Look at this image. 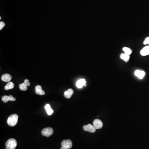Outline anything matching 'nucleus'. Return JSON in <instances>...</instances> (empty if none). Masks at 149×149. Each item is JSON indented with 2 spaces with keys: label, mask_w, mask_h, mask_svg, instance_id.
<instances>
[{
  "label": "nucleus",
  "mask_w": 149,
  "mask_h": 149,
  "mask_svg": "<svg viewBox=\"0 0 149 149\" xmlns=\"http://www.w3.org/2000/svg\"><path fill=\"white\" fill-rule=\"evenodd\" d=\"M5 24L3 22H0V30H2V29L5 27Z\"/></svg>",
  "instance_id": "obj_20"
},
{
  "label": "nucleus",
  "mask_w": 149,
  "mask_h": 149,
  "mask_svg": "<svg viewBox=\"0 0 149 149\" xmlns=\"http://www.w3.org/2000/svg\"><path fill=\"white\" fill-rule=\"evenodd\" d=\"M19 88L22 91H26L27 90V86L24 83L20 84L19 85Z\"/></svg>",
  "instance_id": "obj_18"
},
{
  "label": "nucleus",
  "mask_w": 149,
  "mask_h": 149,
  "mask_svg": "<svg viewBox=\"0 0 149 149\" xmlns=\"http://www.w3.org/2000/svg\"><path fill=\"white\" fill-rule=\"evenodd\" d=\"M35 90L36 94L38 95H45V92L42 90V88L40 85H38L36 86L35 88Z\"/></svg>",
  "instance_id": "obj_8"
},
{
  "label": "nucleus",
  "mask_w": 149,
  "mask_h": 149,
  "mask_svg": "<svg viewBox=\"0 0 149 149\" xmlns=\"http://www.w3.org/2000/svg\"><path fill=\"white\" fill-rule=\"evenodd\" d=\"M12 78V76L9 74H4L1 76V79L2 81L5 82H9Z\"/></svg>",
  "instance_id": "obj_9"
},
{
  "label": "nucleus",
  "mask_w": 149,
  "mask_h": 149,
  "mask_svg": "<svg viewBox=\"0 0 149 149\" xmlns=\"http://www.w3.org/2000/svg\"><path fill=\"white\" fill-rule=\"evenodd\" d=\"M2 100L3 101L4 103H7L8 101H16V98H14L13 96L12 95L10 96H7V95H5L2 97Z\"/></svg>",
  "instance_id": "obj_7"
},
{
  "label": "nucleus",
  "mask_w": 149,
  "mask_h": 149,
  "mask_svg": "<svg viewBox=\"0 0 149 149\" xmlns=\"http://www.w3.org/2000/svg\"><path fill=\"white\" fill-rule=\"evenodd\" d=\"M74 94V91L72 89H69L68 90L65 91L64 95L67 99H70L71 98L73 94Z\"/></svg>",
  "instance_id": "obj_10"
},
{
  "label": "nucleus",
  "mask_w": 149,
  "mask_h": 149,
  "mask_svg": "<svg viewBox=\"0 0 149 149\" xmlns=\"http://www.w3.org/2000/svg\"><path fill=\"white\" fill-rule=\"evenodd\" d=\"M45 108L46 109L47 113L49 115H50L53 113V111L50 108V105L49 104H47L45 106Z\"/></svg>",
  "instance_id": "obj_16"
},
{
  "label": "nucleus",
  "mask_w": 149,
  "mask_h": 149,
  "mask_svg": "<svg viewBox=\"0 0 149 149\" xmlns=\"http://www.w3.org/2000/svg\"><path fill=\"white\" fill-rule=\"evenodd\" d=\"M24 83L27 87L30 86V83L29 82V81L28 79H25V81H24Z\"/></svg>",
  "instance_id": "obj_21"
},
{
  "label": "nucleus",
  "mask_w": 149,
  "mask_h": 149,
  "mask_svg": "<svg viewBox=\"0 0 149 149\" xmlns=\"http://www.w3.org/2000/svg\"><path fill=\"white\" fill-rule=\"evenodd\" d=\"M83 129L84 131H88L92 133H95L96 131L97 130L95 127L91 124H88L87 125H84L83 127Z\"/></svg>",
  "instance_id": "obj_5"
},
{
  "label": "nucleus",
  "mask_w": 149,
  "mask_h": 149,
  "mask_svg": "<svg viewBox=\"0 0 149 149\" xmlns=\"http://www.w3.org/2000/svg\"><path fill=\"white\" fill-rule=\"evenodd\" d=\"M123 50L124 52L125 53L130 55L132 53V50L128 47H124L123 48Z\"/></svg>",
  "instance_id": "obj_17"
},
{
  "label": "nucleus",
  "mask_w": 149,
  "mask_h": 149,
  "mask_svg": "<svg viewBox=\"0 0 149 149\" xmlns=\"http://www.w3.org/2000/svg\"><path fill=\"white\" fill-rule=\"evenodd\" d=\"M18 119V116L16 114L11 115L8 118L7 123L9 126L13 127L17 124Z\"/></svg>",
  "instance_id": "obj_1"
},
{
  "label": "nucleus",
  "mask_w": 149,
  "mask_h": 149,
  "mask_svg": "<svg viewBox=\"0 0 149 149\" xmlns=\"http://www.w3.org/2000/svg\"><path fill=\"white\" fill-rule=\"evenodd\" d=\"M53 128L50 127L44 128L42 131V135L47 137H50L53 135Z\"/></svg>",
  "instance_id": "obj_4"
},
{
  "label": "nucleus",
  "mask_w": 149,
  "mask_h": 149,
  "mask_svg": "<svg viewBox=\"0 0 149 149\" xmlns=\"http://www.w3.org/2000/svg\"><path fill=\"white\" fill-rule=\"evenodd\" d=\"M146 73L143 70H136L135 72V75L139 79H142L144 78Z\"/></svg>",
  "instance_id": "obj_11"
},
{
  "label": "nucleus",
  "mask_w": 149,
  "mask_h": 149,
  "mask_svg": "<svg viewBox=\"0 0 149 149\" xmlns=\"http://www.w3.org/2000/svg\"><path fill=\"white\" fill-rule=\"evenodd\" d=\"M6 149H15L17 146V142L14 138L9 139L5 143Z\"/></svg>",
  "instance_id": "obj_2"
},
{
  "label": "nucleus",
  "mask_w": 149,
  "mask_h": 149,
  "mask_svg": "<svg viewBox=\"0 0 149 149\" xmlns=\"http://www.w3.org/2000/svg\"><path fill=\"white\" fill-rule=\"evenodd\" d=\"M143 44L144 45L149 44V37H148L143 42Z\"/></svg>",
  "instance_id": "obj_19"
},
{
  "label": "nucleus",
  "mask_w": 149,
  "mask_h": 149,
  "mask_svg": "<svg viewBox=\"0 0 149 149\" xmlns=\"http://www.w3.org/2000/svg\"><path fill=\"white\" fill-rule=\"evenodd\" d=\"M93 126L97 129H100L102 128L103 126V123L99 119H96L93 121Z\"/></svg>",
  "instance_id": "obj_6"
},
{
  "label": "nucleus",
  "mask_w": 149,
  "mask_h": 149,
  "mask_svg": "<svg viewBox=\"0 0 149 149\" xmlns=\"http://www.w3.org/2000/svg\"><path fill=\"white\" fill-rule=\"evenodd\" d=\"M84 85H86L85 79H81L78 80L76 83V86L79 88H81Z\"/></svg>",
  "instance_id": "obj_13"
},
{
  "label": "nucleus",
  "mask_w": 149,
  "mask_h": 149,
  "mask_svg": "<svg viewBox=\"0 0 149 149\" xmlns=\"http://www.w3.org/2000/svg\"><path fill=\"white\" fill-rule=\"evenodd\" d=\"M14 86H15V85L13 83L11 82H9L7 83V84L5 87V90H10V89H13L14 88Z\"/></svg>",
  "instance_id": "obj_15"
},
{
  "label": "nucleus",
  "mask_w": 149,
  "mask_h": 149,
  "mask_svg": "<svg viewBox=\"0 0 149 149\" xmlns=\"http://www.w3.org/2000/svg\"><path fill=\"white\" fill-rule=\"evenodd\" d=\"M61 149H69L72 148L73 143L70 140H64L61 143Z\"/></svg>",
  "instance_id": "obj_3"
},
{
  "label": "nucleus",
  "mask_w": 149,
  "mask_h": 149,
  "mask_svg": "<svg viewBox=\"0 0 149 149\" xmlns=\"http://www.w3.org/2000/svg\"><path fill=\"white\" fill-rule=\"evenodd\" d=\"M1 17H0V20H1Z\"/></svg>",
  "instance_id": "obj_22"
},
{
  "label": "nucleus",
  "mask_w": 149,
  "mask_h": 149,
  "mask_svg": "<svg viewBox=\"0 0 149 149\" xmlns=\"http://www.w3.org/2000/svg\"><path fill=\"white\" fill-rule=\"evenodd\" d=\"M141 54L143 56L149 55V46H146L141 51Z\"/></svg>",
  "instance_id": "obj_12"
},
{
  "label": "nucleus",
  "mask_w": 149,
  "mask_h": 149,
  "mask_svg": "<svg viewBox=\"0 0 149 149\" xmlns=\"http://www.w3.org/2000/svg\"><path fill=\"white\" fill-rule=\"evenodd\" d=\"M120 57H121V59L123 60L126 62H128L129 61L130 56V55H127L126 53H122Z\"/></svg>",
  "instance_id": "obj_14"
}]
</instances>
